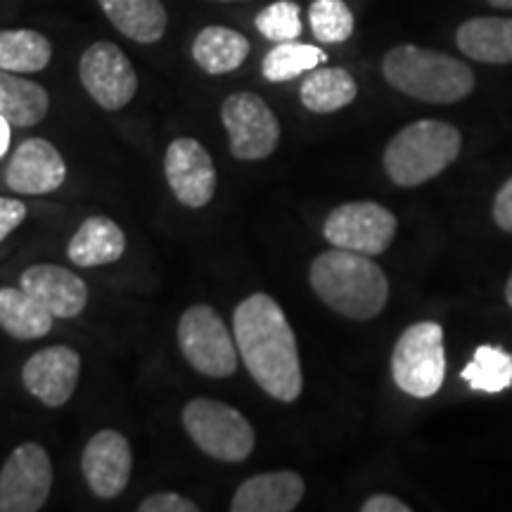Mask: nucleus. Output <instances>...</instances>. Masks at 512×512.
I'll return each instance as SVG.
<instances>
[{
    "label": "nucleus",
    "instance_id": "nucleus-37",
    "mask_svg": "<svg viewBox=\"0 0 512 512\" xmlns=\"http://www.w3.org/2000/svg\"><path fill=\"white\" fill-rule=\"evenodd\" d=\"M221 3H238V0H221Z\"/></svg>",
    "mask_w": 512,
    "mask_h": 512
},
{
    "label": "nucleus",
    "instance_id": "nucleus-8",
    "mask_svg": "<svg viewBox=\"0 0 512 512\" xmlns=\"http://www.w3.org/2000/svg\"><path fill=\"white\" fill-rule=\"evenodd\" d=\"M221 121L228 131L230 155L240 162L271 157L280 143V121L261 95L240 91L221 105Z\"/></svg>",
    "mask_w": 512,
    "mask_h": 512
},
{
    "label": "nucleus",
    "instance_id": "nucleus-15",
    "mask_svg": "<svg viewBox=\"0 0 512 512\" xmlns=\"http://www.w3.org/2000/svg\"><path fill=\"white\" fill-rule=\"evenodd\" d=\"M67 181V164L46 138H27L12 152L5 183L17 195H50Z\"/></svg>",
    "mask_w": 512,
    "mask_h": 512
},
{
    "label": "nucleus",
    "instance_id": "nucleus-33",
    "mask_svg": "<svg viewBox=\"0 0 512 512\" xmlns=\"http://www.w3.org/2000/svg\"><path fill=\"white\" fill-rule=\"evenodd\" d=\"M363 512H411V505L392 494H375L361 505Z\"/></svg>",
    "mask_w": 512,
    "mask_h": 512
},
{
    "label": "nucleus",
    "instance_id": "nucleus-4",
    "mask_svg": "<svg viewBox=\"0 0 512 512\" xmlns=\"http://www.w3.org/2000/svg\"><path fill=\"white\" fill-rule=\"evenodd\" d=\"M460 131L437 119H420L401 128L389 140L382 164L389 181L401 188H415L448 169L460 155Z\"/></svg>",
    "mask_w": 512,
    "mask_h": 512
},
{
    "label": "nucleus",
    "instance_id": "nucleus-16",
    "mask_svg": "<svg viewBox=\"0 0 512 512\" xmlns=\"http://www.w3.org/2000/svg\"><path fill=\"white\" fill-rule=\"evenodd\" d=\"M19 287L55 318H76L88 306V285L69 268L36 264L19 275Z\"/></svg>",
    "mask_w": 512,
    "mask_h": 512
},
{
    "label": "nucleus",
    "instance_id": "nucleus-34",
    "mask_svg": "<svg viewBox=\"0 0 512 512\" xmlns=\"http://www.w3.org/2000/svg\"><path fill=\"white\" fill-rule=\"evenodd\" d=\"M10 136H12V124L0 114V157L8 152L10 147Z\"/></svg>",
    "mask_w": 512,
    "mask_h": 512
},
{
    "label": "nucleus",
    "instance_id": "nucleus-5",
    "mask_svg": "<svg viewBox=\"0 0 512 512\" xmlns=\"http://www.w3.org/2000/svg\"><path fill=\"white\" fill-rule=\"evenodd\" d=\"M192 444L221 463H245L256 446V432L245 415L230 403L209 396L188 401L181 413Z\"/></svg>",
    "mask_w": 512,
    "mask_h": 512
},
{
    "label": "nucleus",
    "instance_id": "nucleus-31",
    "mask_svg": "<svg viewBox=\"0 0 512 512\" xmlns=\"http://www.w3.org/2000/svg\"><path fill=\"white\" fill-rule=\"evenodd\" d=\"M27 219V204L19 200H10V197H0V242H3L12 230L22 226Z\"/></svg>",
    "mask_w": 512,
    "mask_h": 512
},
{
    "label": "nucleus",
    "instance_id": "nucleus-25",
    "mask_svg": "<svg viewBox=\"0 0 512 512\" xmlns=\"http://www.w3.org/2000/svg\"><path fill=\"white\" fill-rule=\"evenodd\" d=\"M53 60V46L34 29L0 31V69L15 74L43 72Z\"/></svg>",
    "mask_w": 512,
    "mask_h": 512
},
{
    "label": "nucleus",
    "instance_id": "nucleus-27",
    "mask_svg": "<svg viewBox=\"0 0 512 512\" xmlns=\"http://www.w3.org/2000/svg\"><path fill=\"white\" fill-rule=\"evenodd\" d=\"M325 60H328V55L320 48L309 46V43L287 41L278 43V46L264 57L261 74H264V79L271 83H285L311 72V69H316L318 64H323Z\"/></svg>",
    "mask_w": 512,
    "mask_h": 512
},
{
    "label": "nucleus",
    "instance_id": "nucleus-7",
    "mask_svg": "<svg viewBox=\"0 0 512 512\" xmlns=\"http://www.w3.org/2000/svg\"><path fill=\"white\" fill-rule=\"evenodd\" d=\"M178 347L188 366L204 377L223 380L238 370V342L223 318L207 304H195L178 320Z\"/></svg>",
    "mask_w": 512,
    "mask_h": 512
},
{
    "label": "nucleus",
    "instance_id": "nucleus-10",
    "mask_svg": "<svg viewBox=\"0 0 512 512\" xmlns=\"http://www.w3.org/2000/svg\"><path fill=\"white\" fill-rule=\"evenodd\" d=\"M53 491V463L36 441L19 444L0 467V512H38Z\"/></svg>",
    "mask_w": 512,
    "mask_h": 512
},
{
    "label": "nucleus",
    "instance_id": "nucleus-26",
    "mask_svg": "<svg viewBox=\"0 0 512 512\" xmlns=\"http://www.w3.org/2000/svg\"><path fill=\"white\" fill-rule=\"evenodd\" d=\"M460 377L470 384V389L486 394H498L503 389L512 387V356L501 347H479L467 363L465 370H460Z\"/></svg>",
    "mask_w": 512,
    "mask_h": 512
},
{
    "label": "nucleus",
    "instance_id": "nucleus-12",
    "mask_svg": "<svg viewBox=\"0 0 512 512\" xmlns=\"http://www.w3.org/2000/svg\"><path fill=\"white\" fill-rule=\"evenodd\" d=\"M164 176L183 207L204 209L214 200L216 164L209 150L195 138H176L164 155Z\"/></svg>",
    "mask_w": 512,
    "mask_h": 512
},
{
    "label": "nucleus",
    "instance_id": "nucleus-14",
    "mask_svg": "<svg viewBox=\"0 0 512 512\" xmlns=\"http://www.w3.org/2000/svg\"><path fill=\"white\" fill-rule=\"evenodd\" d=\"M81 380L79 351L64 344L38 349L24 363L22 382L24 389L48 408H60L72 399Z\"/></svg>",
    "mask_w": 512,
    "mask_h": 512
},
{
    "label": "nucleus",
    "instance_id": "nucleus-23",
    "mask_svg": "<svg viewBox=\"0 0 512 512\" xmlns=\"http://www.w3.org/2000/svg\"><path fill=\"white\" fill-rule=\"evenodd\" d=\"M53 323V313L22 287H0V328L10 337L22 339V342L41 339L53 330Z\"/></svg>",
    "mask_w": 512,
    "mask_h": 512
},
{
    "label": "nucleus",
    "instance_id": "nucleus-6",
    "mask_svg": "<svg viewBox=\"0 0 512 512\" xmlns=\"http://www.w3.org/2000/svg\"><path fill=\"white\" fill-rule=\"evenodd\" d=\"M392 377L401 392L430 399L446 377L444 330L434 320H422L403 330L392 351Z\"/></svg>",
    "mask_w": 512,
    "mask_h": 512
},
{
    "label": "nucleus",
    "instance_id": "nucleus-36",
    "mask_svg": "<svg viewBox=\"0 0 512 512\" xmlns=\"http://www.w3.org/2000/svg\"><path fill=\"white\" fill-rule=\"evenodd\" d=\"M505 299H508V304H510V309H512V275H510L508 285H505Z\"/></svg>",
    "mask_w": 512,
    "mask_h": 512
},
{
    "label": "nucleus",
    "instance_id": "nucleus-24",
    "mask_svg": "<svg viewBox=\"0 0 512 512\" xmlns=\"http://www.w3.org/2000/svg\"><path fill=\"white\" fill-rule=\"evenodd\" d=\"M358 95V86L347 69L316 67L306 74L299 88V98L306 110L316 114H330L351 105Z\"/></svg>",
    "mask_w": 512,
    "mask_h": 512
},
{
    "label": "nucleus",
    "instance_id": "nucleus-28",
    "mask_svg": "<svg viewBox=\"0 0 512 512\" xmlns=\"http://www.w3.org/2000/svg\"><path fill=\"white\" fill-rule=\"evenodd\" d=\"M309 22L320 43H344L354 34V15L344 0H313Z\"/></svg>",
    "mask_w": 512,
    "mask_h": 512
},
{
    "label": "nucleus",
    "instance_id": "nucleus-2",
    "mask_svg": "<svg viewBox=\"0 0 512 512\" xmlns=\"http://www.w3.org/2000/svg\"><path fill=\"white\" fill-rule=\"evenodd\" d=\"M309 283L328 309L351 320H373L389 299V280L366 254L332 247L311 261Z\"/></svg>",
    "mask_w": 512,
    "mask_h": 512
},
{
    "label": "nucleus",
    "instance_id": "nucleus-22",
    "mask_svg": "<svg viewBox=\"0 0 512 512\" xmlns=\"http://www.w3.org/2000/svg\"><path fill=\"white\" fill-rule=\"evenodd\" d=\"M50 110V95L41 83L0 69V114L17 128L41 124Z\"/></svg>",
    "mask_w": 512,
    "mask_h": 512
},
{
    "label": "nucleus",
    "instance_id": "nucleus-19",
    "mask_svg": "<svg viewBox=\"0 0 512 512\" xmlns=\"http://www.w3.org/2000/svg\"><path fill=\"white\" fill-rule=\"evenodd\" d=\"M460 53L486 64L512 62V17H475L460 24Z\"/></svg>",
    "mask_w": 512,
    "mask_h": 512
},
{
    "label": "nucleus",
    "instance_id": "nucleus-13",
    "mask_svg": "<svg viewBox=\"0 0 512 512\" xmlns=\"http://www.w3.org/2000/svg\"><path fill=\"white\" fill-rule=\"evenodd\" d=\"M133 451L119 430L95 432L81 453V475L95 498L112 501L131 482Z\"/></svg>",
    "mask_w": 512,
    "mask_h": 512
},
{
    "label": "nucleus",
    "instance_id": "nucleus-18",
    "mask_svg": "<svg viewBox=\"0 0 512 512\" xmlns=\"http://www.w3.org/2000/svg\"><path fill=\"white\" fill-rule=\"evenodd\" d=\"M126 252V235L117 221L107 216H91L76 228L67 245V256L79 268L110 266Z\"/></svg>",
    "mask_w": 512,
    "mask_h": 512
},
{
    "label": "nucleus",
    "instance_id": "nucleus-11",
    "mask_svg": "<svg viewBox=\"0 0 512 512\" xmlns=\"http://www.w3.org/2000/svg\"><path fill=\"white\" fill-rule=\"evenodd\" d=\"M81 86L102 110L117 112L136 98L138 74L124 50L112 41H98L83 50L79 62Z\"/></svg>",
    "mask_w": 512,
    "mask_h": 512
},
{
    "label": "nucleus",
    "instance_id": "nucleus-30",
    "mask_svg": "<svg viewBox=\"0 0 512 512\" xmlns=\"http://www.w3.org/2000/svg\"><path fill=\"white\" fill-rule=\"evenodd\" d=\"M140 512H200L192 498L176 494V491H157V494L147 496L138 505Z\"/></svg>",
    "mask_w": 512,
    "mask_h": 512
},
{
    "label": "nucleus",
    "instance_id": "nucleus-29",
    "mask_svg": "<svg viewBox=\"0 0 512 512\" xmlns=\"http://www.w3.org/2000/svg\"><path fill=\"white\" fill-rule=\"evenodd\" d=\"M256 29L259 34L273 43L297 41L302 36V17H299V5L292 0H278L271 3L256 15Z\"/></svg>",
    "mask_w": 512,
    "mask_h": 512
},
{
    "label": "nucleus",
    "instance_id": "nucleus-3",
    "mask_svg": "<svg viewBox=\"0 0 512 512\" xmlns=\"http://www.w3.org/2000/svg\"><path fill=\"white\" fill-rule=\"evenodd\" d=\"M384 79L396 91L415 100L451 105L475 91V74L456 57L403 43L384 55Z\"/></svg>",
    "mask_w": 512,
    "mask_h": 512
},
{
    "label": "nucleus",
    "instance_id": "nucleus-35",
    "mask_svg": "<svg viewBox=\"0 0 512 512\" xmlns=\"http://www.w3.org/2000/svg\"><path fill=\"white\" fill-rule=\"evenodd\" d=\"M494 8H503V10H512V0H489Z\"/></svg>",
    "mask_w": 512,
    "mask_h": 512
},
{
    "label": "nucleus",
    "instance_id": "nucleus-17",
    "mask_svg": "<svg viewBox=\"0 0 512 512\" xmlns=\"http://www.w3.org/2000/svg\"><path fill=\"white\" fill-rule=\"evenodd\" d=\"M306 484L292 470L261 472L245 479L230 501L233 512H290L302 503Z\"/></svg>",
    "mask_w": 512,
    "mask_h": 512
},
{
    "label": "nucleus",
    "instance_id": "nucleus-20",
    "mask_svg": "<svg viewBox=\"0 0 512 512\" xmlns=\"http://www.w3.org/2000/svg\"><path fill=\"white\" fill-rule=\"evenodd\" d=\"M105 17L126 38L136 43H157L166 34V17L162 0H98Z\"/></svg>",
    "mask_w": 512,
    "mask_h": 512
},
{
    "label": "nucleus",
    "instance_id": "nucleus-9",
    "mask_svg": "<svg viewBox=\"0 0 512 512\" xmlns=\"http://www.w3.org/2000/svg\"><path fill=\"white\" fill-rule=\"evenodd\" d=\"M396 216L377 202L339 204L325 219L323 235L332 247L366 256L387 252L396 238Z\"/></svg>",
    "mask_w": 512,
    "mask_h": 512
},
{
    "label": "nucleus",
    "instance_id": "nucleus-21",
    "mask_svg": "<svg viewBox=\"0 0 512 512\" xmlns=\"http://www.w3.org/2000/svg\"><path fill=\"white\" fill-rule=\"evenodd\" d=\"M247 36L228 27H207L197 34L192 43V60L202 72L221 76L242 67L249 57Z\"/></svg>",
    "mask_w": 512,
    "mask_h": 512
},
{
    "label": "nucleus",
    "instance_id": "nucleus-32",
    "mask_svg": "<svg viewBox=\"0 0 512 512\" xmlns=\"http://www.w3.org/2000/svg\"><path fill=\"white\" fill-rule=\"evenodd\" d=\"M494 221L505 233H512V178L505 181L503 188L498 190L494 202Z\"/></svg>",
    "mask_w": 512,
    "mask_h": 512
},
{
    "label": "nucleus",
    "instance_id": "nucleus-1",
    "mask_svg": "<svg viewBox=\"0 0 512 512\" xmlns=\"http://www.w3.org/2000/svg\"><path fill=\"white\" fill-rule=\"evenodd\" d=\"M233 335L249 375L271 399L294 403L302 396L304 375L297 337L271 294L254 292L235 306Z\"/></svg>",
    "mask_w": 512,
    "mask_h": 512
}]
</instances>
